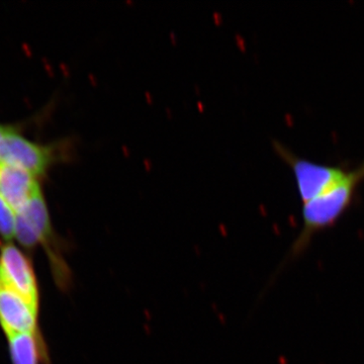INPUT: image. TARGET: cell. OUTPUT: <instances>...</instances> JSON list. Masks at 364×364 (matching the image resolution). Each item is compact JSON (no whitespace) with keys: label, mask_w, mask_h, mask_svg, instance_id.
Wrapping results in <instances>:
<instances>
[{"label":"cell","mask_w":364,"mask_h":364,"mask_svg":"<svg viewBox=\"0 0 364 364\" xmlns=\"http://www.w3.org/2000/svg\"><path fill=\"white\" fill-rule=\"evenodd\" d=\"M41 193L38 177L20 167L0 162V196L16 214Z\"/></svg>","instance_id":"6"},{"label":"cell","mask_w":364,"mask_h":364,"mask_svg":"<svg viewBox=\"0 0 364 364\" xmlns=\"http://www.w3.org/2000/svg\"><path fill=\"white\" fill-rule=\"evenodd\" d=\"M273 148L293 171L299 200L306 203L322 195L344 178L348 170L342 166L322 164L299 157L279 141H273Z\"/></svg>","instance_id":"3"},{"label":"cell","mask_w":364,"mask_h":364,"mask_svg":"<svg viewBox=\"0 0 364 364\" xmlns=\"http://www.w3.org/2000/svg\"><path fill=\"white\" fill-rule=\"evenodd\" d=\"M38 315L18 291L7 284L0 274V326L6 336L38 333Z\"/></svg>","instance_id":"5"},{"label":"cell","mask_w":364,"mask_h":364,"mask_svg":"<svg viewBox=\"0 0 364 364\" xmlns=\"http://www.w3.org/2000/svg\"><path fill=\"white\" fill-rule=\"evenodd\" d=\"M13 364L49 363L47 347L40 332L35 334H16L7 337Z\"/></svg>","instance_id":"7"},{"label":"cell","mask_w":364,"mask_h":364,"mask_svg":"<svg viewBox=\"0 0 364 364\" xmlns=\"http://www.w3.org/2000/svg\"><path fill=\"white\" fill-rule=\"evenodd\" d=\"M68 144L43 145L18 133L16 129L0 124V162L26 170L36 177L47 173L55 162L68 155Z\"/></svg>","instance_id":"2"},{"label":"cell","mask_w":364,"mask_h":364,"mask_svg":"<svg viewBox=\"0 0 364 364\" xmlns=\"http://www.w3.org/2000/svg\"><path fill=\"white\" fill-rule=\"evenodd\" d=\"M364 182V160L348 170L343 179L322 195L303 203L301 229L294 239L287 260L301 258L312 245L317 235L336 226L355 203L358 189Z\"/></svg>","instance_id":"1"},{"label":"cell","mask_w":364,"mask_h":364,"mask_svg":"<svg viewBox=\"0 0 364 364\" xmlns=\"http://www.w3.org/2000/svg\"><path fill=\"white\" fill-rule=\"evenodd\" d=\"M0 274L14 291L39 311L40 294L32 260L13 242L0 245Z\"/></svg>","instance_id":"4"},{"label":"cell","mask_w":364,"mask_h":364,"mask_svg":"<svg viewBox=\"0 0 364 364\" xmlns=\"http://www.w3.org/2000/svg\"><path fill=\"white\" fill-rule=\"evenodd\" d=\"M16 214L14 208L0 196V236L11 242L14 238Z\"/></svg>","instance_id":"8"}]
</instances>
